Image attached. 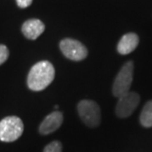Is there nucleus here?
Segmentation results:
<instances>
[{
  "label": "nucleus",
  "instance_id": "6e6552de",
  "mask_svg": "<svg viewBox=\"0 0 152 152\" xmlns=\"http://www.w3.org/2000/svg\"><path fill=\"white\" fill-rule=\"evenodd\" d=\"M21 30L27 39L36 40L44 32L45 25L38 19H31L22 25Z\"/></svg>",
  "mask_w": 152,
  "mask_h": 152
},
{
  "label": "nucleus",
  "instance_id": "7ed1b4c3",
  "mask_svg": "<svg viewBox=\"0 0 152 152\" xmlns=\"http://www.w3.org/2000/svg\"><path fill=\"white\" fill-rule=\"evenodd\" d=\"M134 76V64L132 61L126 63L117 75L113 85V94L120 97L129 92Z\"/></svg>",
  "mask_w": 152,
  "mask_h": 152
},
{
  "label": "nucleus",
  "instance_id": "0eeeda50",
  "mask_svg": "<svg viewBox=\"0 0 152 152\" xmlns=\"http://www.w3.org/2000/svg\"><path fill=\"white\" fill-rule=\"evenodd\" d=\"M64 122V115L59 111H55L48 114L39 126V133L47 135L59 129Z\"/></svg>",
  "mask_w": 152,
  "mask_h": 152
},
{
  "label": "nucleus",
  "instance_id": "9d476101",
  "mask_svg": "<svg viewBox=\"0 0 152 152\" xmlns=\"http://www.w3.org/2000/svg\"><path fill=\"white\" fill-rule=\"evenodd\" d=\"M140 121L144 127H152V101H149L143 107Z\"/></svg>",
  "mask_w": 152,
  "mask_h": 152
},
{
  "label": "nucleus",
  "instance_id": "ddd939ff",
  "mask_svg": "<svg viewBox=\"0 0 152 152\" xmlns=\"http://www.w3.org/2000/svg\"><path fill=\"white\" fill-rule=\"evenodd\" d=\"M33 0H16L17 5L21 9L27 8L32 4Z\"/></svg>",
  "mask_w": 152,
  "mask_h": 152
},
{
  "label": "nucleus",
  "instance_id": "20e7f679",
  "mask_svg": "<svg viewBox=\"0 0 152 152\" xmlns=\"http://www.w3.org/2000/svg\"><path fill=\"white\" fill-rule=\"evenodd\" d=\"M77 110L83 123L90 128H96L101 123V109L98 104L91 100L80 101Z\"/></svg>",
  "mask_w": 152,
  "mask_h": 152
},
{
  "label": "nucleus",
  "instance_id": "423d86ee",
  "mask_svg": "<svg viewBox=\"0 0 152 152\" xmlns=\"http://www.w3.org/2000/svg\"><path fill=\"white\" fill-rule=\"evenodd\" d=\"M140 96L136 92H128L118 97L116 106V114L121 118L129 117L140 104Z\"/></svg>",
  "mask_w": 152,
  "mask_h": 152
},
{
  "label": "nucleus",
  "instance_id": "f03ea898",
  "mask_svg": "<svg viewBox=\"0 0 152 152\" xmlns=\"http://www.w3.org/2000/svg\"><path fill=\"white\" fill-rule=\"evenodd\" d=\"M24 132V124L16 116H9L0 121V140L14 142L17 140Z\"/></svg>",
  "mask_w": 152,
  "mask_h": 152
},
{
  "label": "nucleus",
  "instance_id": "1a4fd4ad",
  "mask_svg": "<svg viewBox=\"0 0 152 152\" xmlns=\"http://www.w3.org/2000/svg\"><path fill=\"white\" fill-rule=\"evenodd\" d=\"M139 37L135 33H128L123 36L118 44V52L120 54L127 55L131 53L139 45Z\"/></svg>",
  "mask_w": 152,
  "mask_h": 152
},
{
  "label": "nucleus",
  "instance_id": "9b49d317",
  "mask_svg": "<svg viewBox=\"0 0 152 152\" xmlns=\"http://www.w3.org/2000/svg\"><path fill=\"white\" fill-rule=\"evenodd\" d=\"M63 151V145L61 142L58 140L49 143L47 146L44 148L43 152H62Z\"/></svg>",
  "mask_w": 152,
  "mask_h": 152
},
{
  "label": "nucleus",
  "instance_id": "f8f14e48",
  "mask_svg": "<svg viewBox=\"0 0 152 152\" xmlns=\"http://www.w3.org/2000/svg\"><path fill=\"white\" fill-rule=\"evenodd\" d=\"M9 56H10V52H9L8 48L5 45L0 44V65L5 63Z\"/></svg>",
  "mask_w": 152,
  "mask_h": 152
},
{
  "label": "nucleus",
  "instance_id": "f257e3e1",
  "mask_svg": "<svg viewBox=\"0 0 152 152\" xmlns=\"http://www.w3.org/2000/svg\"><path fill=\"white\" fill-rule=\"evenodd\" d=\"M55 69L47 60L40 61L31 69L27 76V86L34 91H43L53 81Z\"/></svg>",
  "mask_w": 152,
  "mask_h": 152
},
{
  "label": "nucleus",
  "instance_id": "39448f33",
  "mask_svg": "<svg viewBox=\"0 0 152 152\" xmlns=\"http://www.w3.org/2000/svg\"><path fill=\"white\" fill-rule=\"evenodd\" d=\"M59 48L63 54L67 58L73 61L84 60L88 55L87 48L83 44L75 39L65 38L59 43Z\"/></svg>",
  "mask_w": 152,
  "mask_h": 152
}]
</instances>
